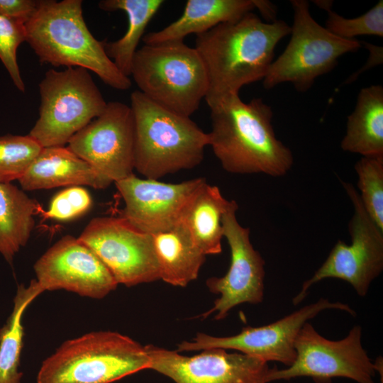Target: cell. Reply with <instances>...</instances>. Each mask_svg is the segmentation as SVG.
Wrapping results in <instances>:
<instances>
[{
    "mask_svg": "<svg viewBox=\"0 0 383 383\" xmlns=\"http://www.w3.org/2000/svg\"><path fill=\"white\" fill-rule=\"evenodd\" d=\"M255 9H257L262 17L271 22L275 21L277 8L269 1L255 0Z\"/></svg>",
    "mask_w": 383,
    "mask_h": 383,
    "instance_id": "obj_33",
    "label": "cell"
},
{
    "mask_svg": "<svg viewBox=\"0 0 383 383\" xmlns=\"http://www.w3.org/2000/svg\"><path fill=\"white\" fill-rule=\"evenodd\" d=\"M209 109V146L224 170L275 177L289 171L293 155L277 138L272 124V108L262 99L245 103L239 94L232 95Z\"/></svg>",
    "mask_w": 383,
    "mask_h": 383,
    "instance_id": "obj_2",
    "label": "cell"
},
{
    "mask_svg": "<svg viewBox=\"0 0 383 383\" xmlns=\"http://www.w3.org/2000/svg\"><path fill=\"white\" fill-rule=\"evenodd\" d=\"M205 182L198 177L172 184L132 174L115 182L125 203L119 216L150 235L170 231L180 223L186 206Z\"/></svg>",
    "mask_w": 383,
    "mask_h": 383,
    "instance_id": "obj_17",
    "label": "cell"
},
{
    "mask_svg": "<svg viewBox=\"0 0 383 383\" xmlns=\"http://www.w3.org/2000/svg\"><path fill=\"white\" fill-rule=\"evenodd\" d=\"M134 121V169L159 179L199 165L209 146V135L190 117L152 101L140 91L131 94Z\"/></svg>",
    "mask_w": 383,
    "mask_h": 383,
    "instance_id": "obj_4",
    "label": "cell"
},
{
    "mask_svg": "<svg viewBox=\"0 0 383 383\" xmlns=\"http://www.w3.org/2000/svg\"><path fill=\"white\" fill-rule=\"evenodd\" d=\"M42 148L29 135L0 136V183L18 180Z\"/></svg>",
    "mask_w": 383,
    "mask_h": 383,
    "instance_id": "obj_27",
    "label": "cell"
},
{
    "mask_svg": "<svg viewBox=\"0 0 383 383\" xmlns=\"http://www.w3.org/2000/svg\"><path fill=\"white\" fill-rule=\"evenodd\" d=\"M326 28L333 35L344 39H356L362 35L383 37V1L380 0L364 14L353 18H344L327 11Z\"/></svg>",
    "mask_w": 383,
    "mask_h": 383,
    "instance_id": "obj_28",
    "label": "cell"
},
{
    "mask_svg": "<svg viewBox=\"0 0 383 383\" xmlns=\"http://www.w3.org/2000/svg\"><path fill=\"white\" fill-rule=\"evenodd\" d=\"M150 363L145 347L130 337L93 331L62 343L42 362L36 383H111Z\"/></svg>",
    "mask_w": 383,
    "mask_h": 383,
    "instance_id": "obj_5",
    "label": "cell"
},
{
    "mask_svg": "<svg viewBox=\"0 0 383 383\" xmlns=\"http://www.w3.org/2000/svg\"><path fill=\"white\" fill-rule=\"evenodd\" d=\"M238 205L230 204L222 217L223 237L231 251L229 268L223 277L207 279L209 290L220 296L213 307L202 315L216 313V320L225 318L234 307L244 304H260L264 296L265 260L250 241V230L242 226L236 218Z\"/></svg>",
    "mask_w": 383,
    "mask_h": 383,
    "instance_id": "obj_13",
    "label": "cell"
},
{
    "mask_svg": "<svg viewBox=\"0 0 383 383\" xmlns=\"http://www.w3.org/2000/svg\"><path fill=\"white\" fill-rule=\"evenodd\" d=\"M38 2V0H0V15L26 24L36 11Z\"/></svg>",
    "mask_w": 383,
    "mask_h": 383,
    "instance_id": "obj_31",
    "label": "cell"
},
{
    "mask_svg": "<svg viewBox=\"0 0 383 383\" xmlns=\"http://www.w3.org/2000/svg\"><path fill=\"white\" fill-rule=\"evenodd\" d=\"M152 238L160 279L184 287L198 277L206 255L182 223Z\"/></svg>",
    "mask_w": 383,
    "mask_h": 383,
    "instance_id": "obj_22",
    "label": "cell"
},
{
    "mask_svg": "<svg viewBox=\"0 0 383 383\" xmlns=\"http://www.w3.org/2000/svg\"><path fill=\"white\" fill-rule=\"evenodd\" d=\"M326 309H338L356 315L348 304L320 299L275 322L260 327H245L234 335L216 337L198 333L192 340L180 343L177 351L221 348L235 350L266 363L278 362L288 367L296 358L294 343L301 328L309 320Z\"/></svg>",
    "mask_w": 383,
    "mask_h": 383,
    "instance_id": "obj_11",
    "label": "cell"
},
{
    "mask_svg": "<svg viewBox=\"0 0 383 383\" xmlns=\"http://www.w3.org/2000/svg\"><path fill=\"white\" fill-rule=\"evenodd\" d=\"M361 336V327L355 326L344 338L328 340L306 322L295 340L294 362L284 369H270L266 382L309 377L316 383H330L334 377L374 383L375 365L362 345Z\"/></svg>",
    "mask_w": 383,
    "mask_h": 383,
    "instance_id": "obj_9",
    "label": "cell"
},
{
    "mask_svg": "<svg viewBox=\"0 0 383 383\" xmlns=\"http://www.w3.org/2000/svg\"><path fill=\"white\" fill-rule=\"evenodd\" d=\"M313 2L319 8L328 11L331 9L333 5V1H313Z\"/></svg>",
    "mask_w": 383,
    "mask_h": 383,
    "instance_id": "obj_34",
    "label": "cell"
},
{
    "mask_svg": "<svg viewBox=\"0 0 383 383\" xmlns=\"http://www.w3.org/2000/svg\"><path fill=\"white\" fill-rule=\"evenodd\" d=\"M78 238L95 252L118 284L130 287L160 279L152 235L121 216L93 218Z\"/></svg>",
    "mask_w": 383,
    "mask_h": 383,
    "instance_id": "obj_12",
    "label": "cell"
},
{
    "mask_svg": "<svg viewBox=\"0 0 383 383\" xmlns=\"http://www.w3.org/2000/svg\"><path fill=\"white\" fill-rule=\"evenodd\" d=\"M145 347L150 360L149 370L174 383H267L270 369L266 362L221 348L186 356L153 345Z\"/></svg>",
    "mask_w": 383,
    "mask_h": 383,
    "instance_id": "obj_16",
    "label": "cell"
},
{
    "mask_svg": "<svg viewBox=\"0 0 383 383\" xmlns=\"http://www.w3.org/2000/svg\"><path fill=\"white\" fill-rule=\"evenodd\" d=\"M92 200L89 193L81 187H70L57 193L52 199L48 211L42 213L45 218L71 220L86 213Z\"/></svg>",
    "mask_w": 383,
    "mask_h": 383,
    "instance_id": "obj_30",
    "label": "cell"
},
{
    "mask_svg": "<svg viewBox=\"0 0 383 383\" xmlns=\"http://www.w3.org/2000/svg\"><path fill=\"white\" fill-rule=\"evenodd\" d=\"M162 0H102L99 7L106 11H123L128 16V28L118 40L105 42V50L121 73L131 76V66L138 45L145 30L160 8Z\"/></svg>",
    "mask_w": 383,
    "mask_h": 383,
    "instance_id": "obj_24",
    "label": "cell"
},
{
    "mask_svg": "<svg viewBox=\"0 0 383 383\" xmlns=\"http://www.w3.org/2000/svg\"><path fill=\"white\" fill-rule=\"evenodd\" d=\"M25 23L0 15V60L15 87L21 92L26 90L17 62V50L26 42Z\"/></svg>",
    "mask_w": 383,
    "mask_h": 383,
    "instance_id": "obj_29",
    "label": "cell"
},
{
    "mask_svg": "<svg viewBox=\"0 0 383 383\" xmlns=\"http://www.w3.org/2000/svg\"><path fill=\"white\" fill-rule=\"evenodd\" d=\"M39 91V117L28 135L42 148L65 146L107 105L89 71L82 67L49 70Z\"/></svg>",
    "mask_w": 383,
    "mask_h": 383,
    "instance_id": "obj_7",
    "label": "cell"
},
{
    "mask_svg": "<svg viewBox=\"0 0 383 383\" xmlns=\"http://www.w3.org/2000/svg\"><path fill=\"white\" fill-rule=\"evenodd\" d=\"M131 76L152 101L187 117L198 110L208 90L203 61L184 40L145 44L134 55Z\"/></svg>",
    "mask_w": 383,
    "mask_h": 383,
    "instance_id": "obj_6",
    "label": "cell"
},
{
    "mask_svg": "<svg viewBox=\"0 0 383 383\" xmlns=\"http://www.w3.org/2000/svg\"><path fill=\"white\" fill-rule=\"evenodd\" d=\"M255 9V0H189L181 16L158 31L145 35V44L184 40L216 26L236 21Z\"/></svg>",
    "mask_w": 383,
    "mask_h": 383,
    "instance_id": "obj_19",
    "label": "cell"
},
{
    "mask_svg": "<svg viewBox=\"0 0 383 383\" xmlns=\"http://www.w3.org/2000/svg\"><path fill=\"white\" fill-rule=\"evenodd\" d=\"M18 181L25 191L82 185L104 189L112 183L67 146L43 148Z\"/></svg>",
    "mask_w": 383,
    "mask_h": 383,
    "instance_id": "obj_18",
    "label": "cell"
},
{
    "mask_svg": "<svg viewBox=\"0 0 383 383\" xmlns=\"http://www.w3.org/2000/svg\"><path fill=\"white\" fill-rule=\"evenodd\" d=\"M363 44L370 51V60L368 59L367 63L359 70V72H355L354 74L350 76L345 83H351L355 80L357 77L363 72L366 68L375 66L376 65L382 64V48L377 45H372L370 43L362 42Z\"/></svg>",
    "mask_w": 383,
    "mask_h": 383,
    "instance_id": "obj_32",
    "label": "cell"
},
{
    "mask_svg": "<svg viewBox=\"0 0 383 383\" xmlns=\"http://www.w3.org/2000/svg\"><path fill=\"white\" fill-rule=\"evenodd\" d=\"M43 292L35 279L28 287H18L13 299V311L0 329V383H21L23 372L19 370L23 345V316L30 303Z\"/></svg>",
    "mask_w": 383,
    "mask_h": 383,
    "instance_id": "obj_25",
    "label": "cell"
},
{
    "mask_svg": "<svg viewBox=\"0 0 383 383\" xmlns=\"http://www.w3.org/2000/svg\"><path fill=\"white\" fill-rule=\"evenodd\" d=\"M343 150L362 157H383V87L362 88L354 111L348 116Z\"/></svg>",
    "mask_w": 383,
    "mask_h": 383,
    "instance_id": "obj_20",
    "label": "cell"
},
{
    "mask_svg": "<svg viewBox=\"0 0 383 383\" xmlns=\"http://www.w3.org/2000/svg\"><path fill=\"white\" fill-rule=\"evenodd\" d=\"M290 33L285 21L264 22L252 11L196 35L194 48L208 78L204 99L208 106L239 94L245 85L263 80L276 45Z\"/></svg>",
    "mask_w": 383,
    "mask_h": 383,
    "instance_id": "obj_1",
    "label": "cell"
},
{
    "mask_svg": "<svg viewBox=\"0 0 383 383\" xmlns=\"http://www.w3.org/2000/svg\"><path fill=\"white\" fill-rule=\"evenodd\" d=\"M43 210L37 201L11 183H0V254L12 263L28 243L34 216Z\"/></svg>",
    "mask_w": 383,
    "mask_h": 383,
    "instance_id": "obj_23",
    "label": "cell"
},
{
    "mask_svg": "<svg viewBox=\"0 0 383 383\" xmlns=\"http://www.w3.org/2000/svg\"><path fill=\"white\" fill-rule=\"evenodd\" d=\"M341 182L354 207L348 226L351 243L340 240L335 243L325 262L303 283L292 299L294 305L304 299L312 285L327 278L344 280L365 296L383 270V231L368 216L353 185Z\"/></svg>",
    "mask_w": 383,
    "mask_h": 383,
    "instance_id": "obj_10",
    "label": "cell"
},
{
    "mask_svg": "<svg viewBox=\"0 0 383 383\" xmlns=\"http://www.w3.org/2000/svg\"><path fill=\"white\" fill-rule=\"evenodd\" d=\"M35 279L44 292L63 289L100 299L116 289L118 283L95 254L78 238L65 235L34 264Z\"/></svg>",
    "mask_w": 383,
    "mask_h": 383,
    "instance_id": "obj_15",
    "label": "cell"
},
{
    "mask_svg": "<svg viewBox=\"0 0 383 383\" xmlns=\"http://www.w3.org/2000/svg\"><path fill=\"white\" fill-rule=\"evenodd\" d=\"M229 204L218 187L205 182L184 209L180 223L206 256L222 252V217Z\"/></svg>",
    "mask_w": 383,
    "mask_h": 383,
    "instance_id": "obj_21",
    "label": "cell"
},
{
    "mask_svg": "<svg viewBox=\"0 0 383 383\" xmlns=\"http://www.w3.org/2000/svg\"><path fill=\"white\" fill-rule=\"evenodd\" d=\"M67 147L112 183L133 174L134 121L130 106L107 102L101 115L75 133Z\"/></svg>",
    "mask_w": 383,
    "mask_h": 383,
    "instance_id": "obj_14",
    "label": "cell"
},
{
    "mask_svg": "<svg viewBox=\"0 0 383 383\" xmlns=\"http://www.w3.org/2000/svg\"><path fill=\"white\" fill-rule=\"evenodd\" d=\"M25 26L26 42L41 63L84 68L113 89L131 88V79L107 55L105 41L98 40L89 30L82 0H39Z\"/></svg>",
    "mask_w": 383,
    "mask_h": 383,
    "instance_id": "obj_3",
    "label": "cell"
},
{
    "mask_svg": "<svg viewBox=\"0 0 383 383\" xmlns=\"http://www.w3.org/2000/svg\"><path fill=\"white\" fill-rule=\"evenodd\" d=\"M294 21L291 38L284 52L274 60L263 79L265 89L285 82L301 92L308 91L315 79L331 72L343 55L361 47L357 39L339 38L318 23L305 0L290 1Z\"/></svg>",
    "mask_w": 383,
    "mask_h": 383,
    "instance_id": "obj_8",
    "label": "cell"
},
{
    "mask_svg": "<svg viewBox=\"0 0 383 383\" xmlns=\"http://www.w3.org/2000/svg\"><path fill=\"white\" fill-rule=\"evenodd\" d=\"M362 204L383 231V157H362L355 165Z\"/></svg>",
    "mask_w": 383,
    "mask_h": 383,
    "instance_id": "obj_26",
    "label": "cell"
}]
</instances>
